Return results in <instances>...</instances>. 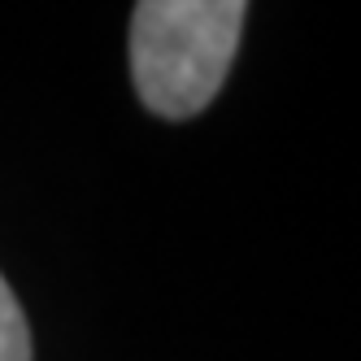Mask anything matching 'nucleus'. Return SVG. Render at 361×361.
I'll list each match as a JSON object with an SVG mask.
<instances>
[{"instance_id":"f257e3e1","label":"nucleus","mask_w":361,"mask_h":361,"mask_svg":"<svg viewBox=\"0 0 361 361\" xmlns=\"http://www.w3.org/2000/svg\"><path fill=\"white\" fill-rule=\"evenodd\" d=\"M244 0H144L131 13V83L148 114L188 122L214 105L244 35Z\"/></svg>"},{"instance_id":"f03ea898","label":"nucleus","mask_w":361,"mask_h":361,"mask_svg":"<svg viewBox=\"0 0 361 361\" xmlns=\"http://www.w3.org/2000/svg\"><path fill=\"white\" fill-rule=\"evenodd\" d=\"M0 361H35L31 322L22 314V305H18L5 274H0Z\"/></svg>"}]
</instances>
